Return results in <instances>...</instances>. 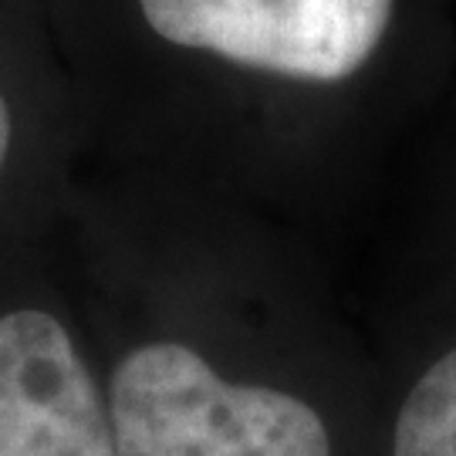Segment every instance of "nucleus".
Segmentation results:
<instances>
[{"instance_id": "nucleus-1", "label": "nucleus", "mask_w": 456, "mask_h": 456, "mask_svg": "<svg viewBox=\"0 0 456 456\" xmlns=\"http://www.w3.org/2000/svg\"><path fill=\"white\" fill-rule=\"evenodd\" d=\"M54 254L115 456H375L379 359L308 233L200 186L85 166Z\"/></svg>"}, {"instance_id": "nucleus-2", "label": "nucleus", "mask_w": 456, "mask_h": 456, "mask_svg": "<svg viewBox=\"0 0 456 456\" xmlns=\"http://www.w3.org/2000/svg\"><path fill=\"white\" fill-rule=\"evenodd\" d=\"M85 166L240 200L335 254L426 82V0H51Z\"/></svg>"}, {"instance_id": "nucleus-3", "label": "nucleus", "mask_w": 456, "mask_h": 456, "mask_svg": "<svg viewBox=\"0 0 456 456\" xmlns=\"http://www.w3.org/2000/svg\"><path fill=\"white\" fill-rule=\"evenodd\" d=\"M0 456H115L95 352L54 247L0 257Z\"/></svg>"}, {"instance_id": "nucleus-4", "label": "nucleus", "mask_w": 456, "mask_h": 456, "mask_svg": "<svg viewBox=\"0 0 456 456\" xmlns=\"http://www.w3.org/2000/svg\"><path fill=\"white\" fill-rule=\"evenodd\" d=\"M82 169V109L51 0H0V257L54 247Z\"/></svg>"}, {"instance_id": "nucleus-5", "label": "nucleus", "mask_w": 456, "mask_h": 456, "mask_svg": "<svg viewBox=\"0 0 456 456\" xmlns=\"http://www.w3.org/2000/svg\"><path fill=\"white\" fill-rule=\"evenodd\" d=\"M362 322L382 375L375 456H456V200L440 193V224Z\"/></svg>"}]
</instances>
